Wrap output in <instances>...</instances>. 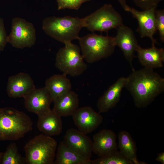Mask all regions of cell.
Instances as JSON below:
<instances>
[{
	"mask_svg": "<svg viewBox=\"0 0 164 164\" xmlns=\"http://www.w3.org/2000/svg\"><path fill=\"white\" fill-rule=\"evenodd\" d=\"M125 87L132 95L136 106L146 107L164 90V79L153 69L146 67L132 72L126 78Z\"/></svg>",
	"mask_w": 164,
	"mask_h": 164,
	"instance_id": "obj_1",
	"label": "cell"
},
{
	"mask_svg": "<svg viewBox=\"0 0 164 164\" xmlns=\"http://www.w3.org/2000/svg\"><path fill=\"white\" fill-rule=\"evenodd\" d=\"M29 116L12 107L0 108V141L18 140L32 129Z\"/></svg>",
	"mask_w": 164,
	"mask_h": 164,
	"instance_id": "obj_2",
	"label": "cell"
},
{
	"mask_svg": "<svg viewBox=\"0 0 164 164\" xmlns=\"http://www.w3.org/2000/svg\"><path fill=\"white\" fill-rule=\"evenodd\" d=\"M84 27L83 18L69 16L46 17L42 25V29L47 35L64 44L78 39L79 33Z\"/></svg>",
	"mask_w": 164,
	"mask_h": 164,
	"instance_id": "obj_3",
	"label": "cell"
},
{
	"mask_svg": "<svg viewBox=\"0 0 164 164\" xmlns=\"http://www.w3.org/2000/svg\"><path fill=\"white\" fill-rule=\"evenodd\" d=\"M78 39L82 55L90 63L111 56L116 46L114 37L108 36L92 33L79 37Z\"/></svg>",
	"mask_w": 164,
	"mask_h": 164,
	"instance_id": "obj_4",
	"label": "cell"
},
{
	"mask_svg": "<svg viewBox=\"0 0 164 164\" xmlns=\"http://www.w3.org/2000/svg\"><path fill=\"white\" fill-rule=\"evenodd\" d=\"M57 145L51 136L42 134L35 136L24 146L26 163L53 164Z\"/></svg>",
	"mask_w": 164,
	"mask_h": 164,
	"instance_id": "obj_5",
	"label": "cell"
},
{
	"mask_svg": "<svg viewBox=\"0 0 164 164\" xmlns=\"http://www.w3.org/2000/svg\"><path fill=\"white\" fill-rule=\"evenodd\" d=\"M64 45L56 53V67L66 75L74 77L81 75L86 70L87 66L80 54V47L72 42Z\"/></svg>",
	"mask_w": 164,
	"mask_h": 164,
	"instance_id": "obj_6",
	"label": "cell"
},
{
	"mask_svg": "<svg viewBox=\"0 0 164 164\" xmlns=\"http://www.w3.org/2000/svg\"><path fill=\"white\" fill-rule=\"evenodd\" d=\"M84 27L93 32L108 33L122 24L121 15L111 4H105L93 13L83 18Z\"/></svg>",
	"mask_w": 164,
	"mask_h": 164,
	"instance_id": "obj_7",
	"label": "cell"
},
{
	"mask_svg": "<svg viewBox=\"0 0 164 164\" xmlns=\"http://www.w3.org/2000/svg\"><path fill=\"white\" fill-rule=\"evenodd\" d=\"M7 40L8 43L17 48L31 47L36 40V30L33 25L22 18H13Z\"/></svg>",
	"mask_w": 164,
	"mask_h": 164,
	"instance_id": "obj_8",
	"label": "cell"
},
{
	"mask_svg": "<svg viewBox=\"0 0 164 164\" xmlns=\"http://www.w3.org/2000/svg\"><path fill=\"white\" fill-rule=\"evenodd\" d=\"M156 7L154 6L148 10L140 11L129 6L126 11L131 13L137 19L138 27L136 32L142 38H149L152 46H155V44L157 43L153 36L157 31L155 14Z\"/></svg>",
	"mask_w": 164,
	"mask_h": 164,
	"instance_id": "obj_9",
	"label": "cell"
},
{
	"mask_svg": "<svg viewBox=\"0 0 164 164\" xmlns=\"http://www.w3.org/2000/svg\"><path fill=\"white\" fill-rule=\"evenodd\" d=\"M72 116L78 130L86 135L95 130L103 119L100 113L88 106L78 108Z\"/></svg>",
	"mask_w": 164,
	"mask_h": 164,
	"instance_id": "obj_10",
	"label": "cell"
},
{
	"mask_svg": "<svg viewBox=\"0 0 164 164\" xmlns=\"http://www.w3.org/2000/svg\"><path fill=\"white\" fill-rule=\"evenodd\" d=\"M23 98L26 110L35 113L38 116L51 109L50 105L53 102L52 99L45 87L39 89L35 88Z\"/></svg>",
	"mask_w": 164,
	"mask_h": 164,
	"instance_id": "obj_11",
	"label": "cell"
},
{
	"mask_svg": "<svg viewBox=\"0 0 164 164\" xmlns=\"http://www.w3.org/2000/svg\"><path fill=\"white\" fill-rule=\"evenodd\" d=\"M63 141L80 155L91 160L92 141L86 135L74 128H70L67 131Z\"/></svg>",
	"mask_w": 164,
	"mask_h": 164,
	"instance_id": "obj_12",
	"label": "cell"
},
{
	"mask_svg": "<svg viewBox=\"0 0 164 164\" xmlns=\"http://www.w3.org/2000/svg\"><path fill=\"white\" fill-rule=\"evenodd\" d=\"M117 32L114 37L116 46L122 51L126 59L132 66L134 52L139 45L133 30L123 24L116 28Z\"/></svg>",
	"mask_w": 164,
	"mask_h": 164,
	"instance_id": "obj_13",
	"label": "cell"
},
{
	"mask_svg": "<svg viewBox=\"0 0 164 164\" xmlns=\"http://www.w3.org/2000/svg\"><path fill=\"white\" fill-rule=\"evenodd\" d=\"M116 135L112 130L103 129L93 138L92 151L99 157L109 155L118 150Z\"/></svg>",
	"mask_w": 164,
	"mask_h": 164,
	"instance_id": "obj_14",
	"label": "cell"
},
{
	"mask_svg": "<svg viewBox=\"0 0 164 164\" xmlns=\"http://www.w3.org/2000/svg\"><path fill=\"white\" fill-rule=\"evenodd\" d=\"M35 88L33 81L28 73H20L8 78L7 91L10 97H24Z\"/></svg>",
	"mask_w": 164,
	"mask_h": 164,
	"instance_id": "obj_15",
	"label": "cell"
},
{
	"mask_svg": "<svg viewBox=\"0 0 164 164\" xmlns=\"http://www.w3.org/2000/svg\"><path fill=\"white\" fill-rule=\"evenodd\" d=\"M125 82V77H120L99 98L97 102L99 113L107 112L116 106L119 101Z\"/></svg>",
	"mask_w": 164,
	"mask_h": 164,
	"instance_id": "obj_16",
	"label": "cell"
},
{
	"mask_svg": "<svg viewBox=\"0 0 164 164\" xmlns=\"http://www.w3.org/2000/svg\"><path fill=\"white\" fill-rule=\"evenodd\" d=\"M61 117L53 110L38 116L37 126L44 135L50 136L60 134L63 130Z\"/></svg>",
	"mask_w": 164,
	"mask_h": 164,
	"instance_id": "obj_17",
	"label": "cell"
},
{
	"mask_svg": "<svg viewBox=\"0 0 164 164\" xmlns=\"http://www.w3.org/2000/svg\"><path fill=\"white\" fill-rule=\"evenodd\" d=\"M141 65L144 67L153 69L161 67L164 61V50L158 48L155 46L151 48H143L138 45L136 51Z\"/></svg>",
	"mask_w": 164,
	"mask_h": 164,
	"instance_id": "obj_18",
	"label": "cell"
},
{
	"mask_svg": "<svg viewBox=\"0 0 164 164\" xmlns=\"http://www.w3.org/2000/svg\"><path fill=\"white\" fill-rule=\"evenodd\" d=\"M53 110L61 117L72 116L78 108L79 100L78 94L70 90L56 99Z\"/></svg>",
	"mask_w": 164,
	"mask_h": 164,
	"instance_id": "obj_19",
	"label": "cell"
},
{
	"mask_svg": "<svg viewBox=\"0 0 164 164\" xmlns=\"http://www.w3.org/2000/svg\"><path fill=\"white\" fill-rule=\"evenodd\" d=\"M45 87L53 102L56 99L71 90L72 84L67 75L55 74L46 81Z\"/></svg>",
	"mask_w": 164,
	"mask_h": 164,
	"instance_id": "obj_20",
	"label": "cell"
},
{
	"mask_svg": "<svg viewBox=\"0 0 164 164\" xmlns=\"http://www.w3.org/2000/svg\"><path fill=\"white\" fill-rule=\"evenodd\" d=\"M56 155L55 164H91V160H87L80 155L63 141L59 143Z\"/></svg>",
	"mask_w": 164,
	"mask_h": 164,
	"instance_id": "obj_21",
	"label": "cell"
},
{
	"mask_svg": "<svg viewBox=\"0 0 164 164\" xmlns=\"http://www.w3.org/2000/svg\"><path fill=\"white\" fill-rule=\"evenodd\" d=\"M118 147L121 153L131 161L133 164L146 163L144 162H139L138 160L136 144L129 132L125 130L121 131L118 134Z\"/></svg>",
	"mask_w": 164,
	"mask_h": 164,
	"instance_id": "obj_22",
	"label": "cell"
},
{
	"mask_svg": "<svg viewBox=\"0 0 164 164\" xmlns=\"http://www.w3.org/2000/svg\"><path fill=\"white\" fill-rule=\"evenodd\" d=\"M26 163L25 157L19 152L16 144L12 142L6 151L2 152L0 164H24Z\"/></svg>",
	"mask_w": 164,
	"mask_h": 164,
	"instance_id": "obj_23",
	"label": "cell"
},
{
	"mask_svg": "<svg viewBox=\"0 0 164 164\" xmlns=\"http://www.w3.org/2000/svg\"><path fill=\"white\" fill-rule=\"evenodd\" d=\"M91 164H133L119 151L91 161Z\"/></svg>",
	"mask_w": 164,
	"mask_h": 164,
	"instance_id": "obj_24",
	"label": "cell"
},
{
	"mask_svg": "<svg viewBox=\"0 0 164 164\" xmlns=\"http://www.w3.org/2000/svg\"><path fill=\"white\" fill-rule=\"evenodd\" d=\"M91 0H56L58 10L65 9L78 10L84 2Z\"/></svg>",
	"mask_w": 164,
	"mask_h": 164,
	"instance_id": "obj_25",
	"label": "cell"
},
{
	"mask_svg": "<svg viewBox=\"0 0 164 164\" xmlns=\"http://www.w3.org/2000/svg\"><path fill=\"white\" fill-rule=\"evenodd\" d=\"M157 30L159 32L161 40L164 42V9L155 10V12Z\"/></svg>",
	"mask_w": 164,
	"mask_h": 164,
	"instance_id": "obj_26",
	"label": "cell"
},
{
	"mask_svg": "<svg viewBox=\"0 0 164 164\" xmlns=\"http://www.w3.org/2000/svg\"><path fill=\"white\" fill-rule=\"evenodd\" d=\"M135 5L143 10L158 6L163 0H132Z\"/></svg>",
	"mask_w": 164,
	"mask_h": 164,
	"instance_id": "obj_27",
	"label": "cell"
},
{
	"mask_svg": "<svg viewBox=\"0 0 164 164\" xmlns=\"http://www.w3.org/2000/svg\"><path fill=\"white\" fill-rule=\"evenodd\" d=\"M7 37L3 20L0 18V52L4 50L8 43Z\"/></svg>",
	"mask_w": 164,
	"mask_h": 164,
	"instance_id": "obj_28",
	"label": "cell"
},
{
	"mask_svg": "<svg viewBox=\"0 0 164 164\" xmlns=\"http://www.w3.org/2000/svg\"><path fill=\"white\" fill-rule=\"evenodd\" d=\"M155 160L161 163L162 164H164V152H162L158 154Z\"/></svg>",
	"mask_w": 164,
	"mask_h": 164,
	"instance_id": "obj_29",
	"label": "cell"
},
{
	"mask_svg": "<svg viewBox=\"0 0 164 164\" xmlns=\"http://www.w3.org/2000/svg\"><path fill=\"white\" fill-rule=\"evenodd\" d=\"M119 3L124 9L126 11L127 9L129 7L126 2V0H117Z\"/></svg>",
	"mask_w": 164,
	"mask_h": 164,
	"instance_id": "obj_30",
	"label": "cell"
},
{
	"mask_svg": "<svg viewBox=\"0 0 164 164\" xmlns=\"http://www.w3.org/2000/svg\"><path fill=\"white\" fill-rule=\"evenodd\" d=\"M2 154V152H0V162H1Z\"/></svg>",
	"mask_w": 164,
	"mask_h": 164,
	"instance_id": "obj_31",
	"label": "cell"
}]
</instances>
